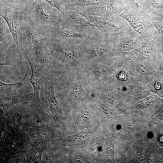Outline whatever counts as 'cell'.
<instances>
[{
    "label": "cell",
    "mask_w": 163,
    "mask_h": 163,
    "mask_svg": "<svg viewBox=\"0 0 163 163\" xmlns=\"http://www.w3.org/2000/svg\"><path fill=\"white\" fill-rule=\"evenodd\" d=\"M22 12L44 38L49 30L61 24V12L43 0H27Z\"/></svg>",
    "instance_id": "obj_1"
},
{
    "label": "cell",
    "mask_w": 163,
    "mask_h": 163,
    "mask_svg": "<svg viewBox=\"0 0 163 163\" xmlns=\"http://www.w3.org/2000/svg\"><path fill=\"white\" fill-rule=\"evenodd\" d=\"M97 37L98 36L89 32L81 30L72 26L60 25L49 30L44 39L66 41L72 43H86Z\"/></svg>",
    "instance_id": "obj_2"
},
{
    "label": "cell",
    "mask_w": 163,
    "mask_h": 163,
    "mask_svg": "<svg viewBox=\"0 0 163 163\" xmlns=\"http://www.w3.org/2000/svg\"><path fill=\"white\" fill-rule=\"evenodd\" d=\"M21 128L25 134L29 146L36 147L55 138L63 136L47 123L33 125L27 123H22Z\"/></svg>",
    "instance_id": "obj_3"
},
{
    "label": "cell",
    "mask_w": 163,
    "mask_h": 163,
    "mask_svg": "<svg viewBox=\"0 0 163 163\" xmlns=\"http://www.w3.org/2000/svg\"><path fill=\"white\" fill-rule=\"evenodd\" d=\"M43 83L44 88L43 90L41 89L42 94L40 98L41 107L46 113L51 116L56 128H59L63 124L64 117L56 98L53 84L50 78Z\"/></svg>",
    "instance_id": "obj_4"
},
{
    "label": "cell",
    "mask_w": 163,
    "mask_h": 163,
    "mask_svg": "<svg viewBox=\"0 0 163 163\" xmlns=\"http://www.w3.org/2000/svg\"><path fill=\"white\" fill-rule=\"evenodd\" d=\"M18 43L22 55L28 52L36 44L44 40L21 11L19 21Z\"/></svg>",
    "instance_id": "obj_5"
},
{
    "label": "cell",
    "mask_w": 163,
    "mask_h": 163,
    "mask_svg": "<svg viewBox=\"0 0 163 163\" xmlns=\"http://www.w3.org/2000/svg\"><path fill=\"white\" fill-rule=\"evenodd\" d=\"M60 25L72 26L81 30L89 32L97 36L106 34L89 22L81 14L66 5H63Z\"/></svg>",
    "instance_id": "obj_6"
},
{
    "label": "cell",
    "mask_w": 163,
    "mask_h": 163,
    "mask_svg": "<svg viewBox=\"0 0 163 163\" xmlns=\"http://www.w3.org/2000/svg\"><path fill=\"white\" fill-rule=\"evenodd\" d=\"M28 63L31 70V75L27 82L32 85L34 90L32 100L40 103L39 91L42 83L49 78V69L37 63L30 56H22Z\"/></svg>",
    "instance_id": "obj_7"
},
{
    "label": "cell",
    "mask_w": 163,
    "mask_h": 163,
    "mask_svg": "<svg viewBox=\"0 0 163 163\" xmlns=\"http://www.w3.org/2000/svg\"><path fill=\"white\" fill-rule=\"evenodd\" d=\"M29 147L24 133L22 131H15L0 144L1 158L5 160L16 153H23Z\"/></svg>",
    "instance_id": "obj_8"
},
{
    "label": "cell",
    "mask_w": 163,
    "mask_h": 163,
    "mask_svg": "<svg viewBox=\"0 0 163 163\" xmlns=\"http://www.w3.org/2000/svg\"><path fill=\"white\" fill-rule=\"evenodd\" d=\"M133 0H126V6L120 17L126 20L133 29L138 33L143 39L150 38L147 26L140 19L137 13V6Z\"/></svg>",
    "instance_id": "obj_9"
},
{
    "label": "cell",
    "mask_w": 163,
    "mask_h": 163,
    "mask_svg": "<svg viewBox=\"0 0 163 163\" xmlns=\"http://www.w3.org/2000/svg\"><path fill=\"white\" fill-rule=\"evenodd\" d=\"M22 8V7L19 5L7 7L2 3L0 4V16L6 22L21 55V54L18 43V36L19 19L21 11Z\"/></svg>",
    "instance_id": "obj_10"
},
{
    "label": "cell",
    "mask_w": 163,
    "mask_h": 163,
    "mask_svg": "<svg viewBox=\"0 0 163 163\" xmlns=\"http://www.w3.org/2000/svg\"><path fill=\"white\" fill-rule=\"evenodd\" d=\"M81 14L91 23L107 34L113 36L121 31L122 26L119 18L113 19L105 16H94Z\"/></svg>",
    "instance_id": "obj_11"
},
{
    "label": "cell",
    "mask_w": 163,
    "mask_h": 163,
    "mask_svg": "<svg viewBox=\"0 0 163 163\" xmlns=\"http://www.w3.org/2000/svg\"><path fill=\"white\" fill-rule=\"evenodd\" d=\"M30 56L38 64L50 69L52 58L44 39L34 45L27 53L22 54Z\"/></svg>",
    "instance_id": "obj_12"
},
{
    "label": "cell",
    "mask_w": 163,
    "mask_h": 163,
    "mask_svg": "<svg viewBox=\"0 0 163 163\" xmlns=\"http://www.w3.org/2000/svg\"><path fill=\"white\" fill-rule=\"evenodd\" d=\"M18 104L13 106L5 113L6 116L17 132L20 131L21 120L23 116L29 111L30 102L27 106L26 104Z\"/></svg>",
    "instance_id": "obj_13"
},
{
    "label": "cell",
    "mask_w": 163,
    "mask_h": 163,
    "mask_svg": "<svg viewBox=\"0 0 163 163\" xmlns=\"http://www.w3.org/2000/svg\"><path fill=\"white\" fill-rule=\"evenodd\" d=\"M88 137V132L83 131L73 135L54 139L50 141L54 145L60 146L79 145L85 142Z\"/></svg>",
    "instance_id": "obj_14"
},
{
    "label": "cell",
    "mask_w": 163,
    "mask_h": 163,
    "mask_svg": "<svg viewBox=\"0 0 163 163\" xmlns=\"http://www.w3.org/2000/svg\"><path fill=\"white\" fill-rule=\"evenodd\" d=\"M33 96L34 94H17L9 96L0 95V106L6 113L16 104L24 102L31 101Z\"/></svg>",
    "instance_id": "obj_15"
},
{
    "label": "cell",
    "mask_w": 163,
    "mask_h": 163,
    "mask_svg": "<svg viewBox=\"0 0 163 163\" xmlns=\"http://www.w3.org/2000/svg\"><path fill=\"white\" fill-rule=\"evenodd\" d=\"M70 7L75 11L87 15L94 16H105V15L106 6L101 2H92L89 5L84 7Z\"/></svg>",
    "instance_id": "obj_16"
},
{
    "label": "cell",
    "mask_w": 163,
    "mask_h": 163,
    "mask_svg": "<svg viewBox=\"0 0 163 163\" xmlns=\"http://www.w3.org/2000/svg\"><path fill=\"white\" fill-rule=\"evenodd\" d=\"M106 8L105 16L117 19L123 10L124 5L119 0H102L101 2Z\"/></svg>",
    "instance_id": "obj_17"
},
{
    "label": "cell",
    "mask_w": 163,
    "mask_h": 163,
    "mask_svg": "<svg viewBox=\"0 0 163 163\" xmlns=\"http://www.w3.org/2000/svg\"><path fill=\"white\" fill-rule=\"evenodd\" d=\"M0 50L9 48L14 43L13 38L5 20L0 17Z\"/></svg>",
    "instance_id": "obj_18"
},
{
    "label": "cell",
    "mask_w": 163,
    "mask_h": 163,
    "mask_svg": "<svg viewBox=\"0 0 163 163\" xmlns=\"http://www.w3.org/2000/svg\"><path fill=\"white\" fill-rule=\"evenodd\" d=\"M46 142L37 146H29L23 153L26 158L27 163H43L41 159L43 153L46 148Z\"/></svg>",
    "instance_id": "obj_19"
},
{
    "label": "cell",
    "mask_w": 163,
    "mask_h": 163,
    "mask_svg": "<svg viewBox=\"0 0 163 163\" xmlns=\"http://www.w3.org/2000/svg\"><path fill=\"white\" fill-rule=\"evenodd\" d=\"M0 144L12 135L15 131L0 107Z\"/></svg>",
    "instance_id": "obj_20"
},
{
    "label": "cell",
    "mask_w": 163,
    "mask_h": 163,
    "mask_svg": "<svg viewBox=\"0 0 163 163\" xmlns=\"http://www.w3.org/2000/svg\"><path fill=\"white\" fill-rule=\"evenodd\" d=\"M124 37L121 30L114 36V39L119 42L118 48L119 51H129L134 49L138 43L137 37L131 36L125 38Z\"/></svg>",
    "instance_id": "obj_21"
},
{
    "label": "cell",
    "mask_w": 163,
    "mask_h": 163,
    "mask_svg": "<svg viewBox=\"0 0 163 163\" xmlns=\"http://www.w3.org/2000/svg\"><path fill=\"white\" fill-rule=\"evenodd\" d=\"M26 79L25 76L21 82L13 83H5L0 81V95L9 96L17 94L19 88L28 82Z\"/></svg>",
    "instance_id": "obj_22"
},
{
    "label": "cell",
    "mask_w": 163,
    "mask_h": 163,
    "mask_svg": "<svg viewBox=\"0 0 163 163\" xmlns=\"http://www.w3.org/2000/svg\"><path fill=\"white\" fill-rule=\"evenodd\" d=\"M62 5L64 4L71 7H84L89 5L92 2L86 0H58Z\"/></svg>",
    "instance_id": "obj_23"
},
{
    "label": "cell",
    "mask_w": 163,
    "mask_h": 163,
    "mask_svg": "<svg viewBox=\"0 0 163 163\" xmlns=\"http://www.w3.org/2000/svg\"><path fill=\"white\" fill-rule=\"evenodd\" d=\"M10 163H27L26 158L24 154L19 152L12 155L3 161V162Z\"/></svg>",
    "instance_id": "obj_24"
},
{
    "label": "cell",
    "mask_w": 163,
    "mask_h": 163,
    "mask_svg": "<svg viewBox=\"0 0 163 163\" xmlns=\"http://www.w3.org/2000/svg\"><path fill=\"white\" fill-rule=\"evenodd\" d=\"M91 115L90 112L84 111L80 113L76 118L77 122L81 123H84L88 121L91 117Z\"/></svg>",
    "instance_id": "obj_25"
},
{
    "label": "cell",
    "mask_w": 163,
    "mask_h": 163,
    "mask_svg": "<svg viewBox=\"0 0 163 163\" xmlns=\"http://www.w3.org/2000/svg\"><path fill=\"white\" fill-rule=\"evenodd\" d=\"M101 109L104 114L107 117L113 119H115L116 118V113L110 108L104 106L102 107Z\"/></svg>",
    "instance_id": "obj_26"
},
{
    "label": "cell",
    "mask_w": 163,
    "mask_h": 163,
    "mask_svg": "<svg viewBox=\"0 0 163 163\" xmlns=\"http://www.w3.org/2000/svg\"><path fill=\"white\" fill-rule=\"evenodd\" d=\"M139 53L142 55L149 56L152 53L151 49L147 44H144L138 49Z\"/></svg>",
    "instance_id": "obj_27"
},
{
    "label": "cell",
    "mask_w": 163,
    "mask_h": 163,
    "mask_svg": "<svg viewBox=\"0 0 163 163\" xmlns=\"http://www.w3.org/2000/svg\"><path fill=\"white\" fill-rule=\"evenodd\" d=\"M137 71L140 74L142 75H146L149 72L150 69L148 66L145 63L139 64L136 67Z\"/></svg>",
    "instance_id": "obj_28"
},
{
    "label": "cell",
    "mask_w": 163,
    "mask_h": 163,
    "mask_svg": "<svg viewBox=\"0 0 163 163\" xmlns=\"http://www.w3.org/2000/svg\"><path fill=\"white\" fill-rule=\"evenodd\" d=\"M82 85L80 81L77 82L74 87L72 96L73 97L77 98L80 95L82 90Z\"/></svg>",
    "instance_id": "obj_29"
},
{
    "label": "cell",
    "mask_w": 163,
    "mask_h": 163,
    "mask_svg": "<svg viewBox=\"0 0 163 163\" xmlns=\"http://www.w3.org/2000/svg\"><path fill=\"white\" fill-rule=\"evenodd\" d=\"M52 7L57 9L61 13H62L63 6L59 2L58 0H43Z\"/></svg>",
    "instance_id": "obj_30"
},
{
    "label": "cell",
    "mask_w": 163,
    "mask_h": 163,
    "mask_svg": "<svg viewBox=\"0 0 163 163\" xmlns=\"http://www.w3.org/2000/svg\"><path fill=\"white\" fill-rule=\"evenodd\" d=\"M144 58L142 55L136 53H132L129 54L127 59L131 62H135Z\"/></svg>",
    "instance_id": "obj_31"
},
{
    "label": "cell",
    "mask_w": 163,
    "mask_h": 163,
    "mask_svg": "<svg viewBox=\"0 0 163 163\" xmlns=\"http://www.w3.org/2000/svg\"><path fill=\"white\" fill-rule=\"evenodd\" d=\"M105 97L107 100L110 104L113 105L118 104V101L117 99L112 94L109 93H106L105 95Z\"/></svg>",
    "instance_id": "obj_32"
},
{
    "label": "cell",
    "mask_w": 163,
    "mask_h": 163,
    "mask_svg": "<svg viewBox=\"0 0 163 163\" xmlns=\"http://www.w3.org/2000/svg\"><path fill=\"white\" fill-rule=\"evenodd\" d=\"M130 89L133 93L139 94L142 91V87L140 84L136 83L132 85L131 86Z\"/></svg>",
    "instance_id": "obj_33"
},
{
    "label": "cell",
    "mask_w": 163,
    "mask_h": 163,
    "mask_svg": "<svg viewBox=\"0 0 163 163\" xmlns=\"http://www.w3.org/2000/svg\"><path fill=\"white\" fill-rule=\"evenodd\" d=\"M147 154V150L145 148H141L139 151L138 159L141 162H143L145 160Z\"/></svg>",
    "instance_id": "obj_34"
},
{
    "label": "cell",
    "mask_w": 163,
    "mask_h": 163,
    "mask_svg": "<svg viewBox=\"0 0 163 163\" xmlns=\"http://www.w3.org/2000/svg\"><path fill=\"white\" fill-rule=\"evenodd\" d=\"M155 27L158 32L161 34L163 35V22L157 21L153 22Z\"/></svg>",
    "instance_id": "obj_35"
},
{
    "label": "cell",
    "mask_w": 163,
    "mask_h": 163,
    "mask_svg": "<svg viewBox=\"0 0 163 163\" xmlns=\"http://www.w3.org/2000/svg\"><path fill=\"white\" fill-rule=\"evenodd\" d=\"M108 67L105 65L99 67L96 71V74L98 76L103 75L107 71Z\"/></svg>",
    "instance_id": "obj_36"
},
{
    "label": "cell",
    "mask_w": 163,
    "mask_h": 163,
    "mask_svg": "<svg viewBox=\"0 0 163 163\" xmlns=\"http://www.w3.org/2000/svg\"><path fill=\"white\" fill-rule=\"evenodd\" d=\"M150 94L147 91H141L139 93L138 97L139 99H144L149 96Z\"/></svg>",
    "instance_id": "obj_37"
},
{
    "label": "cell",
    "mask_w": 163,
    "mask_h": 163,
    "mask_svg": "<svg viewBox=\"0 0 163 163\" xmlns=\"http://www.w3.org/2000/svg\"><path fill=\"white\" fill-rule=\"evenodd\" d=\"M118 77L121 80L125 81L127 79V75L125 72L122 71L118 74Z\"/></svg>",
    "instance_id": "obj_38"
},
{
    "label": "cell",
    "mask_w": 163,
    "mask_h": 163,
    "mask_svg": "<svg viewBox=\"0 0 163 163\" xmlns=\"http://www.w3.org/2000/svg\"><path fill=\"white\" fill-rule=\"evenodd\" d=\"M155 118L156 121L158 122L163 121V110L159 113Z\"/></svg>",
    "instance_id": "obj_39"
},
{
    "label": "cell",
    "mask_w": 163,
    "mask_h": 163,
    "mask_svg": "<svg viewBox=\"0 0 163 163\" xmlns=\"http://www.w3.org/2000/svg\"><path fill=\"white\" fill-rule=\"evenodd\" d=\"M84 161L83 158L81 156L79 155L76 156L74 161V162L75 163L83 162Z\"/></svg>",
    "instance_id": "obj_40"
},
{
    "label": "cell",
    "mask_w": 163,
    "mask_h": 163,
    "mask_svg": "<svg viewBox=\"0 0 163 163\" xmlns=\"http://www.w3.org/2000/svg\"><path fill=\"white\" fill-rule=\"evenodd\" d=\"M154 87L156 89L159 90L161 88V85L158 82H156L155 84Z\"/></svg>",
    "instance_id": "obj_41"
},
{
    "label": "cell",
    "mask_w": 163,
    "mask_h": 163,
    "mask_svg": "<svg viewBox=\"0 0 163 163\" xmlns=\"http://www.w3.org/2000/svg\"><path fill=\"white\" fill-rule=\"evenodd\" d=\"M158 94L160 96L163 97V87L159 90Z\"/></svg>",
    "instance_id": "obj_42"
},
{
    "label": "cell",
    "mask_w": 163,
    "mask_h": 163,
    "mask_svg": "<svg viewBox=\"0 0 163 163\" xmlns=\"http://www.w3.org/2000/svg\"><path fill=\"white\" fill-rule=\"evenodd\" d=\"M160 69L161 71L163 72V60L160 64Z\"/></svg>",
    "instance_id": "obj_43"
},
{
    "label": "cell",
    "mask_w": 163,
    "mask_h": 163,
    "mask_svg": "<svg viewBox=\"0 0 163 163\" xmlns=\"http://www.w3.org/2000/svg\"><path fill=\"white\" fill-rule=\"evenodd\" d=\"M90 2H101L102 0H86Z\"/></svg>",
    "instance_id": "obj_44"
},
{
    "label": "cell",
    "mask_w": 163,
    "mask_h": 163,
    "mask_svg": "<svg viewBox=\"0 0 163 163\" xmlns=\"http://www.w3.org/2000/svg\"><path fill=\"white\" fill-rule=\"evenodd\" d=\"M159 152L160 153L163 155V149H160Z\"/></svg>",
    "instance_id": "obj_45"
},
{
    "label": "cell",
    "mask_w": 163,
    "mask_h": 163,
    "mask_svg": "<svg viewBox=\"0 0 163 163\" xmlns=\"http://www.w3.org/2000/svg\"><path fill=\"white\" fill-rule=\"evenodd\" d=\"M160 140L161 141H163V135L161 136L160 138Z\"/></svg>",
    "instance_id": "obj_46"
}]
</instances>
